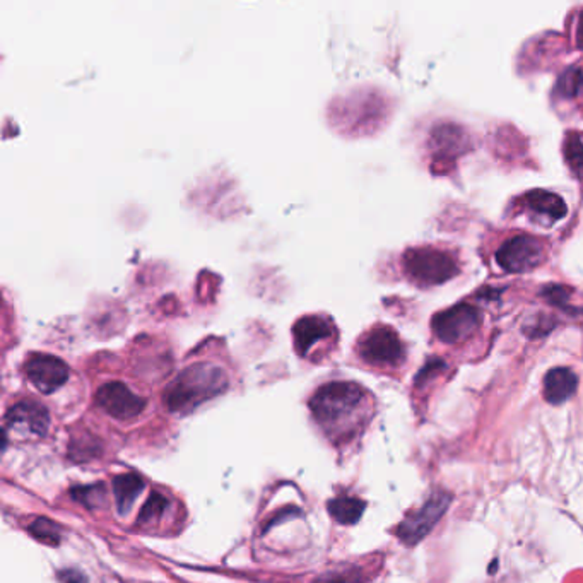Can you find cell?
Wrapping results in <instances>:
<instances>
[{
	"label": "cell",
	"instance_id": "8",
	"mask_svg": "<svg viewBox=\"0 0 583 583\" xmlns=\"http://www.w3.org/2000/svg\"><path fill=\"white\" fill-rule=\"evenodd\" d=\"M24 374L31 384L40 392L52 394L67 384L71 370L57 356L31 355L24 363Z\"/></svg>",
	"mask_w": 583,
	"mask_h": 583
},
{
	"label": "cell",
	"instance_id": "12",
	"mask_svg": "<svg viewBox=\"0 0 583 583\" xmlns=\"http://www.w3.org/2000/svg\"><path fill=\"white\" fill-rule=\"evenodd\" d=\"M433 142L434 156L442 163H452L461 152L469 148V135L453 123L440 125L433 131L432 135Z\"/></svg>",
	"mask_w": 583,
	"mask_h": 583
},
{
	"label": "cell",
	"instance_id": "5",
	"mask_svg": "<svg viewBox=\"0 0 583 583\" xmlns=\"http://www.w3.org/2000/svg\"><path fill=\"white\" fill-rule=\"evenodd\" d=\"M359 356L374 366H395L404 358V345L399 334L389 326L368 330L358 345Z\"/></svg>",
	"mask_w": 583,
	"mask_h": 583
},
{
	"label": "cell",
	"instance_id": "9",
	"mask_svg": "<svg viewBox=\"0 0 583 583\" xmlns=\"http://www.w3.org/2000/svg\"><path fill=\"white\" fill-rule=\"evenodd\" d=\"M96 404L106 414L115 419L137 418L146 407V401L139 397L121 382H110L96 392Z\"/></svg>",
	"mask_w": 583,
	"mask_h": 583
},
{
	"label": "cell",
	"instance_id": "23",
	"mask_svg": "<svg viewBox=\"0 0 583 583\" xmlns=\"http://www.w3.org/2000/svg\"><path fill=\"white\" fill-rule=\"evenodd\" d=\"M577 38H578V46L583 50V13L580 15V23H578V31H577Z\"/></svg>",
	"mask_w": 583,
	"mask_h": 583
},
{
	"label": "cell",
	"instance_id": "22",
	"mask_svg": "<svg viewBox=\"0 0 583 583\" xmlns=\"http://www.w3.org/2000/svg\"><path fill=\"white\" fill-rule=\"evenodd\" d=\"M315 583H356V580L345 577V575H330V577H324Z\"/></svg>",
	"mask_w": 583,
	"mask_h": 583
},
{
	"label": "cell",
	"instance_id": "21",
	"mask_svg": "<svg viewBox=\"0 0 583 583\" xmlns=\"http://www.w3.org/2000/svg\"><path fill=\"white\" fill-rule=\"evenodd\" d=\"M59 577L63 583H86V577L77 569H65L59 573Z\"/></svg>",
	"mask_w": 583,
	"mask_h": 583
},
{
	"label": "cell",
	"instance_id": "13",
	"mask_svg": "<svg viewBox=\"0 0 583 583\" xmlns=\"http://www.w3.org/2000/svg\"><path fill=\"white\" fill-rule=\"evenodd\" d=\"M578 387V378L569 368H553L544 378V397L549 404L567 403Z\"/></svg>",
	"mask_w": 583,
	"mask_h": 583
},
{
	"label": "cell",
	"instance_id": "17",
	"mask_svg": "<svg viewBox=\"0 0 583 583\" xmlns=\"http://www.w3.org/2000/svg\"><path fill=\"white\" fill-rule=\"evenodd\" d=\"M166 507H168V500L163 494L152 493L150 500L144 503V507L141 509L139 519H137V525L151 524L156 522L163 513H165Z\"/></svg>",
	"mask_w": 583,
	"mask_h": 583
},
{
	"label": "cell",
	"instance_id": "1",
	"mask_svg": "<svg viewBox=\"0 0 583 583\" xmlns=\"http://www.w3.org/2000/svg\"><path fill=\"white\" fill-rule=\"evenodd\" d=\"M368 401V394L355 382H332L315 392L310 409L327 430L356 424Z\"/></svg>",
	"mask_w": 583,
	"mask_h": 583
},
{
	"label": "cell",
	"instance_id": "4",
	"mask_svg": "<svg viewBox=\"0 0 583 583\" xmlns=\"http://www.w3.org/2000/svg\"><path fill=\"white\" fill-rule=\"evenodd\" d=\"M450 503H452V494L443 490H436L424 501L421 509L405 517L397 527V536L407 546L418 544L433 530L434 525L440 522V519L449 510Z\"/></svg>",
	"mask_w": 583,
	"mask_h": 583
},
{
	"label": "cell",
	"instance_id": "11",
	"mask_svg": "<svg viewBox=\"0 0 583 583\" xmlns=\"http://www.w3.org/2000/svg\"><path fill=\"white\" fill-rule=\"evenodd\" d=\"M5 424L11 432L28 436H44L50 424L46 407L33 401L13 405L5 414Z\"/></svg>",
	"mask_w": 583,
	"mask_h": 583
},
{
	"label": "cell",
	"instance_id": "15",
	"mask_svg": "<svg viewBox=\"0 0 583 583\" xmlns=\"http://www.w3.org/2000/svg\"><path fill=\"white\" fill-rule=\"evenodd\" d=\"M142 490H144L142 479L132 472L121 474L113 479V494L117 500V509L121 515L129 513V510L132 509L137 496L142 493Z\"/></svg>",
	"mask_w": 583,
	"mask_h": 583
},
{
	"label": "cell",
	"instance_id": "6",
	"mask_svg": "<svg viewBox=\"0 0 583 583\" xmlns=\"http://www.w3.org/2000/svg\"><path fill=\"white\" fill-rule=\"evenodd\" d=\"M478 308L469 303H461L445 312H440L432 322L434 335L447 345L462 343L467 337L472 335V332L478 329Z\"/></svg>",
	"mask_w": 583,
	"mask_h": 583
},
{
	"label": "cell",
	"instance_id": "2",
	"mask_svg": "<svg viewBox=\"0 0 583 583\" xmlns=\"http://www.w3.org/2000/svg\"><path fill=\"white\" fill-rule=\"evenodd\" d=\"M226 385L228 378L221 368L208 363H197L183 370L166 389L165 404L170 411L187 413L221 394Z\"/></svg>",
	"mask_w": 583,
	"mask_h": 583
},
{
	"label": "cell",
	"instance_id": "18",
	"mask_svg": "<svg viewBox=\"0 0 583 583\" xmlns=\"http://www.w3.org/2000/svg\"><path fill=\"white\" fill-rule=\"evenodd\" d=\"M30 532L36 539H40L42 542L57 546L60 542V529L59 525L46 520V519H38L34 520L30 527Z\"/></svg>",
	"mask_w": 583,
	"mask_h": 583
},
{
	"label": "cell",
	"instance_id": "14",
	"mask_svg": "<svg viewBox=\"0 0 583 583\" xmlns=\"http://www.w3.org/2000/svg\"><path fill=\"white\" fill-rule=\"evenodd\" d=\"M525 206L534 216L540 219H548L549 223L559 221L567 216V204L559 195L548 190H532L525 195Z\"/></svg>",
	"mask_w": 583,
	"mask_h": 583
},
{
	"label": "cell",
	"instance_id": "10",
	"mask_svg": "<svg viewBox=\"0 0 583 583\" xmlns=\"http://www.w3.org/2000/svg\"><path fill=\"white\" fill-rule=\"evenodd\" d=\"M335 337V326L326 315H305L293 326L295 349L301 358H308L315 347Z\"/></svg>",
	"mask_w": 583,
	"mask_h": 583
},
{
	"label": "cell",
	"instance_id": "3",
	"mask_svg": "<svg viewBox=\"0 0 583 583\" xmlns=\"http://www.w3.org/2000/svg\"><path fill=\"white\" fill-rule=\"evenodd\" d=\"M404 270L416 285L436 286L452 279L459 272V266L447 252L424 247L404 255Z\"/></svg>",
	"mask_w": 583,
	"mask_h": 583
},
{
	"label": "cell",
	"instance_id": "16",
	"mask_svg": "<svg viewBox=\"0 0 583 583\" xmlns=\"http://www.w3.org/2000/svg\"><path fill=\"white\" fill-rule=\"evenodd\" d=\"M327 509H329L330 515L339 524L355 525L366 509V503L361 501L359 498H353V496H339L330 501Z\"/></svg>",
	"mask_w": 583,
	"mask_h": 583
},
{
	"label": "cell",
	"instance_id": "20",
	"mask_svg": "<svg viewBox=\"0 0 583 583\" xmlns=\"http://www.w3.org/2000/svg\"><path fill=\"white\" fill-rule=\"evenodd\" d=\"M73 496H74L77 501L84 503L88 509H94V507H98V505L102 503V500L105 498V488H103V484H98V486H84V488L74 490Z\"/></svg>",
	"mask_w": 583,
	"mask_h": 583
},
{
	"label": "cell",
	"instance_id": "19",
	"mask_svg": "<svg viewBox=\"0 0 583 583\" xmlns=\"http://www.w3.org/2000/svg\"><path fill=\"white\" fill-rule=\"evenodd\" d=\"M565 154L571 170L583 179V142L578 135H569L565 146Z\"/></svg>",
	"mask_w": 583,
	"mask_h": 583
},
{
	"label": "cell",
	"instance_id": "7",
	"mask_svg": "<svg viewBox=\"0 0 583 583\" xmlns=\"http://www.w3.org/2000/svg\"><path fill=\"white\" fill-rule=\"evenodd\" d=\"M496 260L500 267L507 272H527L538 267L544 260V245L532 237L517 235L500 247Z\"/></svg>",
	"mask_w": 583,
	"mask_h": 583
}]
</instances>
